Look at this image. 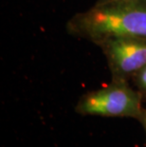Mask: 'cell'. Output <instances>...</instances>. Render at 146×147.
I'll use <instances>...</instances> for the list:
<instances>
[{"label": "cell", "mask_w": 146, "mask_h": 147, "mask_svg": "<svg viewBox=\"0 0 146 147\" xmlns=\"http://www.w3.org/2000/svg\"><path fill=\"white\" fill-rule=\"evenodd\" d=\"M72 37L97 44L114 37L146 39V1L114 0L74 14L66 24Z\"/></svg>", "instance_id": "1"}, {"label": "cell", "mask_w": 146, "mask_h": 147, "mask_svg": "<svg viewBox=\"0 0 146 147\" xmlns=\"http://www.w3.org/2000/svg\"><path fill=\"white\" fill-rule=\"evenodd\" d=\"M144 107L141 96L131 82L111 80L107 86L81 96L76 102L75 112L81 116L138 121Z\"/></svg>", "instance_id": "2"}, {"label": "cell", "mask_w": 146, "mask_h": 147, "mask_svg": "<svg viewBox=\"0 0 146 147\" xmlns=\"http://www.w3.org/2000/svg\"><path fill=\"white\" fill-rule=\"evenodd\" d=\"M95 45L106 58L112 81L130 82L133 75L146 67V39L114 37Z\"/></svg>", "instance_id": "3"}, {"label": "cell", "mask_w": 146, "mask_h": 147, "mask_svg": "<svg viewBox=\"0 0 146 147\" xmlns=\"http://www.w3.org/2000/svg\"><path fill=\"white\" fill-rule=\"evenodd\" d=\"M130 82L139 91L142 101H143V104L146 106V67L133 75Z\"/></svg>", "instance_id": "4"}, {"label": "cell", "mask_w": 146, "mask_h": 147, "mask_svg": "<svg viewBox=\"0 0 146 147\" xmlns=\"http://www.w3.org/2000/svg\"><path fill=\"white\" fill-rule=\"evenodd\" d=\"M138 121L141 124V126H142V128H143V130H144L145 137H146V106L144 107L143 111H142V113L141 115V117H139V119L138 120Z\"/></svg>", "instance_id": "5"}, {"label": "cell", "mask_w": 146, "mask_h": 147, "mask_svg": "<svg viewBox=\"0 0 146 147\" xmlns=\"http://www.w3.org/2000/svg\"><path fill=\"white\" fill-rule=\"evenodd\" d=\"M109 1H114V0H97V3H104V2H109Z\"/></svg>", "instance_id": "6"}, {"label": "cell", "mask_w": 146, "mask_h": 147, "mask_svg": "<svg viewBox=\"0 0 146 147\" xmlns=\"http://www.w3.org/2000/svg\"><path fill=\"white\" fill-rule=\"evenodd\" d=\"M144 1H146V0H144Z\"/></svg>", "instance_id": "7"}]
</instances>
